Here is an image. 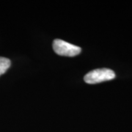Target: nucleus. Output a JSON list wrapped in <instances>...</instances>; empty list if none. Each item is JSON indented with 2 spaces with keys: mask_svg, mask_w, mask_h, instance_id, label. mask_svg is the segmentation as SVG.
Masks as SVG:
<instances>
[{
  "mask_svg": "<svg viewBox=\"0 0 132 132\" xmlns=\"http://www.w3.org/2000/svg\"><path fill=\"white\" fill-rule=\"evenodd\" d=\"M115 78V73L108 68H98L90 71L85 75L84 80L87 84H96Z\"/></svg>",
  "mask_w": 132,
  "mask_h": 132,
  "instance_id": "obj_1",
  "label": "nucleus"
},
{
  "mask_svg": "<svg viewBox=\"0 0 132 132\" xmlns=\"http://www.w3.org/2000/svg\"><path fill=\"white\" fill-rule=\"evenodd\" d=\"M10 60L6 57H0V76L4 74L10 66Z\"/></svg>",
  "mask_w": 132,
  "mask_h": 132,
  "instance_id": "obj_3",
  "label": "nucleus"
},
{
  "mask_svg": "<svg viewBox=\"0 0 132 132\" xmlns=\"http://www.w3.org/2000/svg\"><path fill=\"white\" fill-rule=\"evenodd\" d=\"M53 48L54 52L58 55L65 57H75L80 54L81 51L80 47L60 39H55L54 40Z\"/></svg>",
  "mask_w": 132,
  "mask_h": 132,
  "instance_id": "obj_2",
  "label": "nucleus"
}]
</instances>
